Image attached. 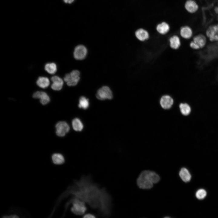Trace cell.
<instances>
[{"mask_svg":"<svg viewBox=\"0 0 218 218\" xmlns=\"http://www.w3.org/2000/svg\"><path fill=\"white\" fill-rule=\"evenodd\" d=\"M70 195L82 200L96 210L101 216L106 217L111 215V196L104 188H100L94 183L90 175H83L79 180H74L73 184L68 186L59 196L50 214V216H53L62 201Z\"/></svg>","mask_w":218,"mask_h":218,"instance_id":"6da1fadb","label":"cell"},{"mask_svg":"<svg viewBox=\"0 0 218 218\" xmlns=\"http://www.w3.org/2000/svg\"><path fill=\"white\" fill-rule=\"evenodd\" d=\"M160 179L159 175L155 172L149 170L142 171L137 180V184L140 189H150L154 183H158Z\"/></svg>","mask_w":218,"mask_h":218,"instance_id":"7a4b0ae2","label":"cell"},{"mask_svg":"<svg viewBox=\"0 0 218 218\" xmlns=\"http://www.w3.org/2000/svg\"><path fill=\"white\" fill-rule=\"evenodd\" d=\"M86 204L82 200L73 197L65 205L63 217L65 216L68 209L70 205H72L71 208V211L72 213L77 215L84 214L87 210Z\"/></svg>","mask_w":218,"mask_h":218,"instance_id":"3957f363","label":"cell"},{"mask_svg":"<svg viewBox=\"0 0 218 218\" xmlns=\"http://www.w3.org/2000/svg\"><path fill=\"white\" fill-rule=\"evenodd\" d=\"M80 75L79 71L74 70L70 74H66L64 77V80L68 86H74L77 84L80 80Z\"/></svg>","mask_w":218,"mask_h":218,"instance_id":"277c9868","label":"cell"},{"mask_svg":"<svg viewBox=\"0 0 218 218\" xmlns=\"http://www.w3.org/2000/svg\"><path fill=\"white\" fill-rule=\"evenodd\" d=\"M29 214L26 211L22 209L14 208L11 209L8 213L2 215L3 218H20L29 217Z\"/></svg>","mask_w":218,"mask_h":218,"instance_id":"5b68a950","label":"cell"},{"mask_svg":"<svg viewBox=\"0 0 218 218\" xmlns=\"http://www.w3.org/2000/svg\"><path fill=\"white\" fill-rule=\"evenodd\" d=\"M96 96L98 99L100 100L111 99L113 97V94L108 87L104 86L98 90Z\"/></svg>","mask_w":218,"mask_h":218,"instance_id":"8992f818","label":"cell"},{"mask_svg":"<svg viewBox=\"0 0 218 218\" xmlns=\"http://www.w3.org/2000/svg\"><path fill=\"white\" fill-rule=\"evenodd\" d=\"M56 133L57 136L60 137L64 136L70 130L68 124L64 121H59L56 125Z\"/></svg>","mask_w":218,"mask_h":218,"instance_id":"52a82bcc","label":"cell"},{"mask_svg":"<svg viewBox=\"0 0 218 218\" xmlns=\"http://www.w3.org/2000/svg\"><path fill=\"white\" fill-rule=\"evenodd\" d=\"M206 34L211 41H218V24L210 26L206 30Z\"/></svg>","mask_w":218,"mask_h":218,"instance_id":"ba28073f","label":"cell"},{"mask_svg":"<svg viewBox=\"0 0 218 218\" xmlns=\"http://www.w3.org/2000/svg\"><path fill=\"white\" fill-rule=\"evenodd\" d=\"M87 53L86 48L83 45H80L75 48L74 52V56L77 60H81L85 58Z\"/></svg>","mask_w":218,"mask_h":218,"instance_id":"9c48e42d","label":"cell"},{"mask_svg":"<svg viewBox=\"0 0 218 218\" xmlns=\"http://www.w3.org/2000/svg\"><path fill=\"white\" fill-rule=\"evenodd\" d=\"M33 97L35 98L40 99L41 103L43 105L47 104L50 101L49 96L45 92L42 91H37L34 93Z\"/></svg>","mask_w":218,"mask_h":218,"instance_id":"30bf717a","label":"cell"},{"mask_svg":"<svg viewBox=\"0 0 218 218\" xmlns=\"http://www.w3.org/2000/svg\"><path fill=\"white\" fill-rule=\"evenodd\" d=\"M173 103V98L169 95H164L160 98V103L163 108L164 109L170 108Z\"/></svg>","mask_w":218,"mask_h":218,"instance_id":"8fae6325","label":"cell"},{"mask_svg":"<svg viewBox=\"0 0 218 218\" xmlns=\"http://www.w3.org/2000/svg\"><path fill=\"white\" fill-rule=\"evenodd\" d=\"M51 80L53 82L51 85V88L53 90L59 91L62 89L63 81L61 78L57 76H54L51 78Z\"/></svg>","mask_w":218,"mask_h":218,"instance_id":"7c38bea8","label":"cell"},{"mask_svg":"<svg viewBox=\"0 0 218 218\" xmlns=\"http://www.w3.org/2000/svg\"><path fill=\"white\" fill-rule=\"evenodd\" d=\"M184 6L187 11L191 13L196 12L199 8L198 5L194 0H187Z\"/></svg>","mask_w":218,"mask_h":218,"instance_id":"4fadbf2b","label":"cell"},{"mask_svg":"<svg viewBox=\"0 0 218 218\" xmlns=\"http://www.w3.org/2000/svg\"><path fill=\"white\" fill-rule=\"evenodd\" d=\"M135 35L136 38L141 41H144L148 40L149 37L148 32L142 28L137 30L135 32Z\"/></svg>","mask_w":218,"mask_h":218,"instance_id":"5bb4252c","label":"cell"},{"mask_svg":"<svg viewBox=\"0 0 218 218\" xmlns=\"http://www.w3.org/2000/svg\"><path fill=\"white\" fill-rule=\"evenodd\" d=\"M52 163L55 165H61L65 162V159L64 156L59 153H55L51 156Z\"/></svg>","mask_w":218,"mask_h":218,"instance_id":"9a60e30c","label":"cell"},{"mask_svg":"<svg viewBox=\"0 0 218 218\" xmlns=\"http://www.w3.org/2000/svg\"><path fill=\"white\" fill-rule=\"evenodd\" d=\"M169 45L170 48L176 50L179 49L181 45V42L179 37L177 35H174L170 37L169 39Z\"/></svg>","mask_w":218,"mask_h":218,"instance_id":"2e32d148","label":"cell"},{"mask_svg":"<svg viewBox=\"0 0 218 218\" xmlns=\"http://www.w3.org/2000/svg\"><path fill=\"white\" fill-rule=\"evenodd\" d=\"M181 36L186 39L190 38L193 35V31L191 28L189 26H185L181 28L180 30Z\"/></svg>","mask_w":218,"mask_h":218,"instance_id":"e0dca14e","label":"cell"},{"mask_svg":"<svg viewBox=\"0 0 218 218\" xmlns=\"http://www.w3.org/2000/svg\"><path fill=\"white\" fill-rule=\"evenodd\" d=\"M193 41L201 48L205 46L206 42V39L204 35L199 34L194 37Z\"/></svg>","mask_w":218,"mask_h":218,"instance_id":"ac0fdd59","label":"cell"},{"mask_svg":"<svg viewBox=\"0 0 218 218\" xmlns=\"http://www.w3.org/2000/svg\"><path fill=\"white\" fill-rule=\"evenodd\" d=\"M170 27L169 25L165 22H163L158 24L156 27L157 31L161 35H165L169 31Z\"/></svg>","mask_w":218,"mask_h":218,"instance_id":"d6986e66","label":"cell"},{"mask_svg":"<svg viewBox=\"0 0 218 218\" xmlns=\"http://www.w3.org/2000/svg\"><path fill=\"white\" fill-rule=\"evenodd\" d=\"M179 176L181 179L184 182L190 181L191 178V175L188 170L185 168H182L180 170Z\"/></svg>","mask_w":218,"mask_h":218,"instance_id":"ffe728a7","label":"cell"},{"mask_svg":"<svg viewBox=\"0 0 218 218\" xmlns=\"http://www.w3.org/2000/svg\"><path fill=\"white\" fill-rule=\"evenodd\" d=\"M36 84L39 87L45 88L49 85L50 81L47 77H40L37 81Z\"/></svg>","mask_w":218,"mask_h":218,"instance_id":"44dd1931","label":"cell"},{"mask_svg":"<svg viewBox=\"0 0 218 218\" xmlns=\"http://www.w3.org/2000/svg\"><path fill=\"white\" fill-rule=\"evenodd\" d=\"M72 127L75 131H81L83 128V125L81 120L78 118L74 119L72 122Z\"/></svg>","mask_w":218,"mask_h":218,"instance_id":"7402d4cb","label":"cell"},{"mask_svg":"<svg viewBox=\"0 0 218 218\" xmlns=\"http://www.w3.org/2000/svg\"><path fill=\"white\" fill-rule=\"evenodd\" d=\"M45 69L48 73L51 74H55L57 70L56 65L54 63L46 64L45 66Z\"/></svg>","mask_w":218,"mask_h":218,"instance_id":"603a6c76","label":"cell"},{"mask_svg":"<svg viewBox=\"0 0 218 218\" xmlns=\"http://www.w3.org/2000/svg\"><path fill=\"white\" fill-rule=\"evenodd\" d=\"M88 100L84 96L81 97L79 99L78 107L84 109H87L89 107Z\"/></svg>","mask_w":218,"mask_h":218,"instance_id":"cb8c5ba5","label":"cell"},{"mask_svg":"<svg viewBox=\"0 0 218 218\" xmlns=\"http://www.w3.org/2000/svg\"><path fill=\"white\" fill-rule=\"evenodd\" d=\"M180 111L184 115H187L190 113L191 108L190 106L186 103H181L179 106Z\"/></svg>","mask_w":218,"mask_h":218,"instance_id":"d4e9b609","label":"cell"},{"mask_svg":"<svg viewBox=\"0 0 218 218\" xmlns=\"http://www.w3.org/2000/svg\"><path fill=\"white\" fill-rule=\"evenodd\" d=\"M206 195V192L203 189H200L198 190L196 193V196L199 199L204 198Z\"/></svg>","mask_w":218,"mask_h":218,"instance_id":"484cf974","label":"cell"},{"mask_svg":"<svg viewBox=\"0 0 218 218\" xmlns=\"http://www.w3.org/2000/svg\"><path fill=\"white\" fill-rule=\"evenodd\" d=\"M96 217L94 214L91 213L84 214L83 216V218H95Z\"/></svg>","mask_w":218,"mask_h":218,"instance_id":"4316f807","label":"cell"},{"mask_svg":"<svg viewBox=\"0 0 218 218\" xmlns=\"http://www.w3.org/2000/svg\"><path fill=\"white\" fill-rule=\"evenodd\" d=\"M190 46L191 48L194 49H198L200 48V47L193 41L190 42Z\"/></svg>","mask_w":218,"mask_h":218,"instance_id":"83f0119b","label":"cell"},{"mask_svg":"<svg viewBox=\"0 0 218 218\" xmlns=\"http://www.w3.org/2000/svg\"><path fill=\"white\" fill-rule=\"evenodd\" d=\"M66 3L70 4L73 2L74 0H63Z\"/></svg>","mask_w":218,"mask_h":218,"instance_id":"f1b7e54d","label":"cell"},{"mask_svg":"<svg viewBox=\"0 0 218 218\" xmlns=\"http://www.w3.org/2000/svg\"><path fill=\"white\" fill-rule=\"evenodd\" d=\"M214 10L215 13L218 15V3L217 5L214 8Z\"/></svg>","mask_w":218,"mask_h":218,"instance_id":"f546056e","label":"cell"}]
</instances>
